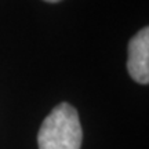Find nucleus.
Wrapping results in <instances>:
<instances>
[{"label":"nucleus","instance_id":"1","mask_svg":"<svg viewBox=\"0 0 149 149\" xmlns=\"http://www.w3.org/2000/svg\"><path fill=\"white\" fill-rule=\"evenodd\" d=\"M83 131L79 115L70 104L62 102L43 120L39 134V149H80Z\"/></svg>","mask_w":149,"mask_h":149},{"label":"nucleus","instance_id":"2","mask_svg":"<svg viewBox=\"0 0 149 149\" xmlns=\"http://www.w3.org/2000/svg\"><path fill=\"white\" fill-rule=\"evenodd\" d=\"M127 69L139 84L149 83V28L145 26L130 40Z\"/></svg>","mask_w":149,"mask_h":149},{"label":"nucleus","instance_id":"3","mask_svg":"<svg viewBox=\"0 0 149 149\" xmlns=\"http://www.w3.org/2000/svg\"><path fill=\"white\" fill-rule=\"evenodd\" d=\"M44 1H48V3H58L61 0H44Z\"/></svg>","mask_w":149,"mask_h":149}]
</instances>
